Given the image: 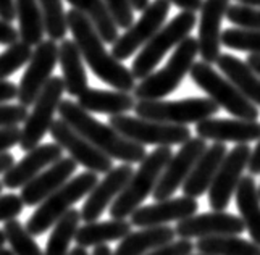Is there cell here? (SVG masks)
Returning a JSON list of instances; mask_svg holds the SVG:
<instances>
[{
	"mask_svg": "<svg viewBox=\"0 0 260 255\" xmlns=\"http://www.w3.org/2000/svg\"><path fill=\"white\" fill-rule=\"evenodd\" d=\"M170 4L176 5L178 8H181L183 12H191L196 13L197 10H201V7L204 4V0H168Z\"/></svg>",
	"mask_w": 260,
	"mask_h": 255,
	"instance_id": "obj_48",
	"label": "cell"
},
{
	"mask_svg": "<svg viewBox=\"0 0 260 255\" xmlns=\"http://www.w3.org/2000/svg\"><path fill=\"white\" fill-rule=\"evenodd\" d=\"M58 61V45L55 41H42L36 45L32 50L31 60L28 61L24 75L21 76L20 86H18V102L20 105L28 108L36 102V99L41 94L52 78V73Z\"/></svg>",
	"mask_w": 260,
	"mask_h": 255,
	"instance_id": "obj_13",
	"label": "cell"
},
{
	"mask_svg": "<svg viewBox=\"0 0 260 255\" xmlns=\"http://www.w3.org/2000/svg\"><path fill=\"white\" fill-rule=\"evenodd\" d=\"M192 252H194V244L191 241L179 239L164 245V247L147 252L146 255H191Z\"/></svg>",
	"mask_w": 260,
	"mask_h": 255,
	"instance_id": "obj_42",
	"label": "cell"
},
{
	"mask_svg": "<svg viewBox=\"0 0 260 255\" xmlns=\"http://www.w3.org/2000/svg\"><path fill=\"white\" fill-rule=\"evenodd\" d=\"M20 41V33L12 23L0 20V45H12Z\"/></svg>",
	"mask_w": 260,
	"mask_h": 255,
	"instance_id": "obj_44",
	"label": "cell"
},
{
	"mask_svg": "<svg viewBox=\"0 0 260 255\" xmlns=\"http://www.w3.org/2000/svg\"><path fill=\"white\" fill-rule=\"evenodd\" d=\"M109 124L126 139L139 145L172 147V145H183L191 139V130L187 126L158 123L129 115L110 116Z\"/></svg>",
	"mask_w": 260,
	"mask_h": 255,
	"instance_id": "obj_9",
	"label": "cell"
},
{
	"mask_svg": "<svg viewBox=\"0 0 260 255\" xmlns=\"http://www.w3.org/2000/svg\"><path fill=\"white\" fill-rule=\"evenodd\" d=\"M16 97H18V86L7 79L0 81V105L10 102V100Z\"/></svg>",
	"mask_w": 260,
	"mask_h": 255,
	"instance_id": "obj_45",
	"label": "cell"
},
{
	"mask_svg": "<svg viewBox=\"0 0 260 255\" xmlns=\"http://www.w3.org/2000/svg\"><path fill=\"white\" fill-rule=\"evenodd\" d=\"M225 18L241 29L260 31V8L233 4L228 7Z\"/></svg>",
	"mask_w": 260,
	"mask_h": 255,
	"instance_id": "obj_38",
	"label": "cell"
},
{
	"mask_svg": "<svg viewBox=\"0 0 260 255\" xmlns=\"http://www.w3.org/2000/svg\"><path fill=\"white\" fill-rule=\"evenodd\" d=\"M250 152L252 149L249 144H238L223 158L209 187V205L213 212H223L230 205L239 181L243 179V173L249 165Z\"/></svg>",
	"mask_w": 260,
	"mask_h": 255,
	"instance_id": "obj_12",
	"label": "cell"
},
{
	"mask_svg": "<svg viewBox=\"0 0 260 255\" xmlns=\"http://www.w3.org/2000/svg\"><path fill=\"white\" fill-rule=\"evenodd\" d=\"M246 63L260 76V55H252V53H249Z\"/></svg>",
	"mask_w": 260,
	"mask_h": 255,
	"instance_id": "obj_50",
	"label": "cell"
},
{
	"mask_svg": "<svg viewBox=\"0 0 260 255\" xmlns=\"http://www.w3.org/2000/svg\"><path fill=\"white\" fill-rule=\"evenodd\" d=\"M79 221H81V213L76 208H71L61 216L52 228L44 255H68L70 244L75 239Z\"/></svg>",
	"mask_w": 260,
	"mask_h": 255,
	"instance_id": "obj_33",
	"label": "cell"
},
{
	"mask_svg": "<svg viewBox=\"0 0 260 255\" xmlns=\"http://www.w3.org/2000/svg\"><path fill=\"white\" fill-rule=\"evenodd\" d=\"M58 63L63 75L65 92L79 97L87 89V75L81 52L73 39H63L58 45Z\"/></svg>",
	"mask_w": 260,
	"mask_h": 255,
	"instance_id": "obj_27",
	"label": "cell"
},
{
	"mask_svg": "<svg viewBox=\"0 0 260 255\" xmlns=\"http://www.w3.org/2000/svg\"><path fill=\"white\" fill-rule=\"evenodd\" d=\"M58 115L67 124L81 134L86 141H89L95 149L104 152L112 160H120L123 163H141L146 158L147 150L144 145H139L126 139L118 131H115L110 124H104L99 120L83 110L73 100H61L58 105Z\"/></svg>",
	"mask_w": 260,
	"mask_h": 255,
	"instance_id": "obj_2",
	"label": "cell"
},
{
	"mask_svg": "<svg viewBox=\"0 0 260 255\" xmlns=\"http://www.w3.org/2000/svg\"><path fill=\"white\" fill-rule=\"evenodd\" d=\"M175 238V228H170L167 225L142 228L139 231H131L128 236H124L113 255H146L147 252L173 242Z\"/></svg>",
	"mask_w": 260,
	"mask_h": 255,
	"instance_id": "obj_26",
	"label": "cell"
},
{
	"mask_svg": "<svg viewBox=\"0 0 260 255\" xmlns=\"http://www.w3.org/2000/svg\"><path fill=\"white\" fill-rule=\"evenodd\" d=\"M104 4L118 29H128L134 24V10L129 0H104Z\"/></svg>",
	"mask_w": 260,
	"mask_h": 255,
	"instance_id": "obj_39",
	"label": "cell"
},
{
	"mask_svg": "<svg viewBox=\"0 0 260 255\" xmlns=\"http://www.w3.org/2000/svg\"><path fill=\"white\" fill-rule=\"evenodd\" d=\"M92 255H113V252L109 245L104 244V245H97V247H94Z\"/></svg>",
	"mask_w": 260,
	"mask_h": 255,
	"instance_id": "obj_52",
	"label": "cell"
},
{
	"mask_svg": "<svg viewBox=\"0 0 260 255\" xmlns=\"http://www.w3.org/2000/svg\"><path fill=\"white\" fill-rule=\"evenodd\" d=\"M67 2L92 23L97 34L105 44H113L120 38L118 28L107 12L104 0H67Z\"/></svg>",
	"mask_w": 260,
	"mask_h": 255,
	"instance_id": "obj_30",
	"label": "cell"
},
{
	"mask_svg": "<svg viewBox=\"0 0 260 255\" xmlns=\"http://www.w3.org/2000/svg\"><path fill=\"white\" fill-rule=\"evenodd\" d=\"M63 92H65L63 79L60 76H52L49 79V83L41 90L38 99H36V102L32 104V112L28 115L24 121L20 144H18L21 150L29 152L34 147L41 145L44 136L50 131V126L53 123V115L58 110Z\"/></svg>",
	"mask_w": 260,
	"mask_h": 255,
	"instance_id": "obj_10",
	"label": "cell"
},
{
	"mask_svg": "<svg viewBox=\"0 0 260 255\" xmlns=\"http://www.w3.org/2000/svg\"><path fill=\"white\" fill-rule=\"evenodd\" d=\"M226 153L228 149L223 142H215L205 149L199 160L196 162L191 175L186 178L181 186L183 194L186 197L197 199L207 193Z\"/></svg>",
	"mask_w": 260,
	"mask_h": 255,
	"instance_id": "obj_23",
	"label": "cell"
},
{
	"mask_svg": "<svg viewBox=\"0 0 260 255\" xmlns=\"http://www.w3.org/2000/svg\"><path fill=\"white\" fill-rule=\"evenodd\" d=\"M205 149H207V141L201 138H191L179 147L176 153H173L158 179L154 193H152L155 202L170 199L183 186L186 178L191 175L196 162L199 160Z\"/></svg>",
	"mask_w": 260,
	"mask_h": 255,
	"instance_id": "obj_15",
	"label": "cell"
},
{
	"mask_svg": "<svg viewBox=\"0 0 260 255\" xmlns=\"http://www.w3.org/2000/svg\"><path fill=\"white\" fill-rule=\"evenodd\" d=\"M133 175V165H128V163L112 168L104 176V179L99 181L95 187L89 193L81 212H79L81 213V220H84L86 223L97 221L99 216H102L104 210L109 207V204H112L120 196Z\"/></svg>",
	"mask_w": 260,
	"mask_h": 255,
	"instance_id": "obj_17",
	"label": "cell"
},
{
	"mask_svg": "<svg viewBox=\"0 0 260 255\" xmlns=\"http://www.w3.org/2000/svg\"><path fill=\"white\" fill-rule=\"evenodd\" d=\"M236 205L252 242L260 245V197L254 176H246L236 187Z\"/></svg>",
	"mask_w": 260,
	"mask_h": 255,
	"instance_id": "obj_28",
	"label": "cell"
},
{
	"mask_svg": "<svg viewBox=\"0 0 260 255\" xmlns=\"http://www.w3.org/2000/svg\"><path fill=\"white\" fill-rule=\"evenodd\" d=\"M246 228L241 216L225 212H209L192 215L186 220L178 221L175 233L179 239L191 241L194 238H215V236H238L244 233Z\"/></svg>",
	"mask_w": 260,
	"mask_h": 255,
	"instance_id": "obj_16",
	"label": "cell"
},
{
	"mask_svg": "<svg viewBox=\"0 0 260 255\" xmlns=\"http://www.w3.org/2000/svg\"><path fill=\"white\" fill-rule=\"evenodd\" d=\"M197 138L213 142L249 144L260 138V121L247 120H225V118H207L196 126Z\"/></svg>",
	"mask_w": 260,
	"mask_h": 255,
	"instance_id": "obj_22",
	"label": "cell"
},
{
	"mask_svg": "<svg viewBox=\"0 0 260 255\" xmlns=\"http://www.w3.org/2000/svg\"><path fill=\"white\" fill-rule=\"evenodd\" d=\"M194 249L202 255H260V245L238 236H215L196 242Z\"/></svg>",
	"mask_w": 260,
	"mask_h": 255,
	"instance_id": "obj_32",
	"label": "cell"
},
{
	"mask_svg": "<svg viewBox=\"0 0 260 255\" xmlns=\"http://www.w3.org/2000/svg\"><path fill=\"white\" fill-rule=\"evenodd\" d=\"M197 55H199L197 39L187 36L181 44L176 45L173 55L162 70L154 71L133 89V97L138 100H162L175 92L191 71Z\"/></svg>",
	"mask_w": 260,
	"mask_h": 255,
	"instance_id": "obj_4",
	"label": "cell"
},
{
	"mask_svg": "<svg viewBox=\"0 0 260 255\" xmlns=\"http://www.w3.org/2000/svg\"><path fill=\"white\" fill-rule=\"evenodd\" d=\"M199 204L191 197L158 200L152 205H142L131 215V225L138 228L165 226L172 221H181L197 213Z\"/></svg>",
	"mask_w": 260,
	"mask_h": 255,
	"instance_id": "obj_19",
	"label": "cell"
},
{
	"mask_svg": "<svg viewBox=\"0 0 260 255\" xmlns=\"http://www.w3.org/2000/svg\"><path fill=\"white\" fill-rule=\"evenodd\" d=\"M2 187H4V184H2V181H0V190H2Z\"/></svg>",
	"mask_w": 260,
	"mask_h": 255,
	"instance_id": "obj_57",
	"label": "cell"
},
{
	"mask_svg": "<svg viewBox=\"0 0 260 255\" xmlns=\"http://www.w3.org/2000/svg\"><path fill=\"white\" fill-rule=\"evenodd\" d=\"M4 234L15 255H44L38 242L26 231L24 225L21 221H18L16 218L10 221H5Z\"/></svg>",
	"mask_w": 260,
	"mask_h": 255,
	"instance_id": "obj_35",
	"label": "cell"
},
{
	"mask_svg": "<svg viewBox=\"0 0 260 255\" xmlns=\"http://www.w3.org/2000/svg\"><path fill=\"white\" fill-rule=\"evenodd\" d=\"M78 163L71 157H61L58 162L46 168L38 176L26 183L21 190V200L26 207H36L42 204L49 196L60 189L75 175Z\"/></svg>",
	"mask_w": 260,
	"mask_h": 255,
	"instance_id": "obj_21",
	"label": "cell"
},
{
	"mask_svg": "<svg viewBox=\"0 0 260 255\" xmlns=\"http://www.w3.org/2000/svg\"><path fill=\"white\" fill-rule=\"evenodd\" d=\"M192 83L199 86L218 107L225 108L238 120L257 121L258 120V107L239 92L226 78H223L218 71H215L212 65L205 61H196L191 71Z\"/></svg>",
	"mask_w": 260,
	"mask_h": 255,
	"instance_id": "obj_7",
	"label": "cell"
},
{
	"mask_svg": "<svg viewBox=\"0 0 260 255\" xmlns=\"http://www.w3.org/2000/svg\"><path fill=\"white\" fill-rule=\"evenodd\" d=\"M0 255H15L12 250H8V249H0Z\"/></svg>",
	"mask_w": 260,
	"mask_h": 255,
	"instance_id": "obj_56",
	"label": "cell"
},
{
	"mask_svg": "<svg viewBox=\"0 0 260 255\" xmlns=\"http://www.w3.org/2000/svg\"><path fill=\"white\" fill-rule=\"evenodd\" d=\"M42 13L44 31L47 33L50 41H63L67 39L68 21L67 13L63 10L61 0H38Z\"/></svg>",
	"mask_w": 260,
	"mask_h": 255,
	"instance_id": "obj_34",
	"label": "cell"
},
{
	"mask_svg": "<svg viewBox=\"0 0 260 255\" xmlns=\"http://www.w3.org/2000/svg\"><path fill=\"white\" fill-rule=\"evenodd\" d=\"M131 223L128 220H109L92 221L78 228L75 241L79 247H97L107 242L121 241L131 233Z\"/></svg>",
	"mask_w": 260,
	"mask_h": 255,
	"instance_id": "obj_29",
	"label": "cell"
},
{
	"mask_svg": "<svg viewBox=\"0 0 260 255\" xmlns=\"http://www.w3.org/2000/svg\"><path fill=\"white\" fill-rule=\"evenodd\" d=\"M196 15L191 12H181L168 24L162 26L155 36L146 45H142L138 57L134 58L131 73L134 79H144L155 71V67L165 57L168 50L181 44L196 26Z\"/></svg>",
	"mask_w": 260,
	"mask_h": 255,
	"instance_id": "obj_8",
	"label": "cell"
},
{
	"mask_svg": "<svg viewBox=\"0 0 260 255\" xmlns=\"http://www.w3.org/2000/svg\"><path fill=\"white\" fill-rule=\"evenodd\" d=\"M170 8H172V4L168 0L150 2L146 10L142 12L139 20L112 44V55L118 61L128 60L134 52L141 49L142 45H146L162 28L170 13Z\"/></svg>",
	"mask_w": 260,
	"mask_h": 255,
	"instance_id": "obj_11",
	"label": "cell"
},
{
	"mask_svg": "<svg viewBox=\"0 0 260 255\" xmlns=\"http://www.w3.org/2000/svg\"><path fill=\"white\" fill-rule=\"evenodd\" d=\"M231 0H204L199 21V55L202 61L215 63L221 55V21L226 15Z\"/></svg>",
	"mask_w": 260,
	"mask_h": 255,
	"instance_id": "obj_18",
	"label": "cell"
},
{
	"mask_svg": "<svg viewBox=\"0 0 260 255\" xmlns=\"http://www.w3.org/2000/svg\"><path fill=\"white\" fill-rule=\"evenodd\" d=\"M31 55H32L31 45H28L23 41H18L12 45H8L7 50L0 53V81L7 79L21 67L28 65Z\"/></svg>",
	"mask_w": 260,
	"mask_h": 255,
	"instance_id": "obj_36",
	"label": "cell"
},
{
	"mask_svg": "<svg viewBox=\"0 0 260 255\" xmlns=\"http://www.w3.org/2000/svg\"><path fill=\"white\" fill-rule=\"evenodd\" d=\"M67 21L83 60L87 63L94 75L102 83L115 87V90L131 92L136 87V83H134L136 79H134L133 73L121 61L116 60L110 52H107L105 42L97 34L92 23L75 8L67 12Z\"/></svg>",
	"mask_w": 260,
	"mask_h": 255,
	"instance_id": "obj_1",
	"label": "cell"
},
{
	"mask_svg": "<svg viewBox=\"0 0 260 255\" xmlns=\"http://www.w3.org/2000/svg\"><path fill=\"white\" fill-rule=\"evenodd\" d=\"M172 155L173 150L170 147H157L147 153L146 158L141 162L139 170L131 176L128 184L110 205L112 220H126L142 207V202L154 193Z\"/></svg>",
	"mask_w": 260,
	"mask_h": 255,
	"instance_id": "obj_3",
	"label": "cell"
},
{
	"mask_svg": "<svg viewBox=\"0 0 260 255\" xmlns=\"http://www.w3.org/2000/svg\"><path fill=\"white\" fill-rule=\"evenodd\" d=\"M133 110L138 118L144 120L186 126L212 118L218 113L220 107L209 97H189L183 100H139Z\"/></svg>",
	"mask_w": 260,
	"mask_h": 255,
	"instance_id": "obj_6",
	"label": "cell"
},
{
	"mask_svg": "<svg viewBox=\"0 0 260 255\" xmlns=\"http://www.w3.org/2000/svg\"><path fill=\"white\" fill-rule=\"evenodd\" d=\"M28 108L23 105H8L2 104L0 105V128H8V126H18L20 123H24L28 118Z\"/></svg>",
	"mask_w": 260,
	"mask_h": 255,
	"instance_id": "obj_40",
	"label": "cell"
},
{
	"mask_svg": "<svg viewBox=\"0 0 260 255\" xmlns=\"http://www.w3.org/2000/svg\"><path fill=\"white\" fill-rule=\"evenodd\" d=\"M16 18L20 23V38L28 45H39L44 41V21L38 0H15Z\"/></svg>",
	"mask_w": 260,
	"mask_h": 255,
	"instance_id": "obj_31",
	"label": "cell"
},
{
	"mask_svg": "<svg viewBox=\"0 0 260 255\" xmlns=\"http://www.w3.org/2000/svg\"><path fill=\"white\" fill-rule=\"evenodd\" d=\"M191 255H192V253H191ZM197 255H202V253H197Z\"/></svg>",
	"mask_w": 260,
	"mask_h": 255,
	"instance_id": "obj_59",
	"label": "cell"
},
{
	"mask_svg": "<svg viewBox=\"0 0 260 255\" xmlns=\"http://www.w3.org/2000/svg\"><path fill=\"white\" fill-rule=\"evenodd\" d=\"M129 2H131L133 10H136V12H144L147 5L150 4L149 0H129Z\"/></svg>",
	"mask_w": 260,
	"mask_h": 255,
	"instance_id": "obj_51",
	"label": "cell"
},
{
	"mask_svg": "<svg viewBox=\"0 0 260 255\" xmlns=\"http://www.w3.org/2000/svg\"><path fill=\"white\" fill-rule=\"evenodd\" d=\"M221 45L228 49L260 55V31L228 28L221 31Z\"/></svg>",
	"mask_w": 260,
	"mask_h": 255,
	"instance_id": "obj_37",
	"label": "cell"
},
{
	"mask_svg": "<svg viewBox=\"0 0 260 255\" xmlns=\"http://www.w3.org/2000/svg\"><path fill=\"white\" fill-rule=\"evenodd\" d=\"M61 157H63V149L58 144H41L32 150H29L20 162L15 163L5 173L2 184L8 189L23 187L26 183H29L32 178H36L39 173H42L46 168L58 162Z\"/></svg>",
	"mask_w": 260,
	"mask_h": 255,
	"instance_id": "obj_20",
	"label": "cell"
},
{
	"mask_svg": "<svg viewBox=\"0 0 260 255\" xmlns=\"http://www.w3.org/2000/svg\"><path fill=\"white\" fill-rule=\"evenodd\" d=\"M21 130L18 126L0 128V153L10 150L16 144H20Z\"/></svg>",
	"mask_w": 260,
	"mask_h": 255,
	"instance_id": "obj_43",
	"label": "cell"
},
{
	"mask_svg": "<svg viewBox=\"0 0 260 255\" xmlns=\"http://www.w3.org/2000/svg\"><path fill=\"white\" fill-rule=\"evenodd\" d=\"M7 239H5V234H4V230H0V249H4Z\"/></svg>",
	"mask_w": 260,
	"mask_h": 255,
	"instance_id": "obj_55",
	"label": "cell"
},
{
	"mask_svg": "<svg viewBox=\"0 0 260 255\" xmlns=\"http://www.w3.org/2000/svg\"><path fill=\"white\" fill-rule=\"evenodd\" d=\"M226 79L243 94L249 102L260 107V76L246 61L233 57L230 53H221L215 61Z\"/></svg>",
	"mask_w": 260,
	"mask_h": 255,
	"instance_id": "obj_24",
	"label": "cell"
},
{
	"mask_svg": "<svg viewBox=\"0 0 260 255\" xmlns=\"http://www.w3.org/2000/svg\"><path fill=\"white\" fill-rule=\"evenodd\" d=\"M68 255H89V252L86 250V247H79V245H76L73 250H70Z\"/></svg>",
	"mask_w": 260,
	"mask_h": 255,
	"instance_id": "obj_54",
	"label": "cell"
},
{
	"mask_svg": "<svg viewBox=\"0 0 260 255\" xmlns=\"http://www.w3.org/2000/svg\"><path fill=\"white\" fill-rule=\"evenodd\" d=\"M15 165V158L10 152H2L0 153V175H5V173Z\"/></svg>",
	"mask_w": 260,
	"mask_h": 255,
	"instance_id": "obj_49",
	"label": "cell"
},
{
	"mask_svg": "<svg viewBox=\"0 0 260 255\" xmlns=\"http://www.w3.org/2000/svg\"><path fill=\"white\" fill-rule=\"evenodd\" d=\"M247 170L250 173V176L260 175V138H258V142L255 145V149L250 152V158H249Z\"/></svg>",
	"mask_w": 260,
	"mask_h": 255,
	"instance_id": "obj_47",
	"label": "cell"
},
{
	"mask_svg": "<svg viewBox=\"0 0 260 255\" xmlns=\"http://www.w3.org/2000/svg\"><path fill=\"white\" fill-rule=\"evenodd\" d=\"M258 197H260V186H258Z\"/></svg>",
	"mask_w": 260,
	"mask_h": 255,
	"instance_id": "obj_58",
	"label": "cell"
},
{
	"mask_svg": "<svg viewBox=\"0 0 260 255\" xmlns=\"http://www.w3.org/2000/svg\"><path fill=\"white\" fill-rule=\"evenodd\" d=\"M0 20L7 23H13V20H16L15 0H0Z\"/></svg>",
	"mask_w": 260,
	"mask_h": 255,
	"instance_id": "obj_46",
	"label": "cell"
},
{
	"mask_svg": "<svg viewBox=\"0 0 260 255\" xmlns=\"http://www.w3.org/2000/svg\"><path fill=\"white\" fill-rule=\"evenodd\" d=\"M241 5H249V7H257L260 8V0H236Z\"/></svg>",
	"mask_w": 260,
	"mask_h": 255,
	"instance_id": "obj_53",
	"label": "cell"
},
{
	"mask_svg": "<svg viewBox=\"0 0 260 255\" xmlns=\"http://www.w3.org/2000/svg\"><path fill=\"white\" fill-rule=\"evenodd\" d=\"M97 183L99 178L92 171H84L75 178H70L60 189L39 204L38 210L26 221V231L31 236H41L49 231L61 216L73 208L78 200L89 196Z\"/></svg>",
	"mask_w": 260,
	"mask_h": 255,
	"instance_id": "obj_5",
	"label": "cell"
},
{
	"mask_svg": "<svg viewBox=\"0 0 260 255\" xmlns=\"http://www.w3.org/2000/svg\"><path fill=\"white\" fill-rule=\"evenodd\" d=\"M129 92L121 90H104L87 87L84 92L78 97V105L89 113H105V115H124L131 112L136 102Z\"/></svg>",
	"mask_w": 260,
	"mask_h": 255,
	"instance_id": "obj_25",
	"label": "cell"
},
{
	"mask_svg": "<svg viewBox=\"0 0 260 255\" xmlns=\"http://www.w3.org/2000/svg\"><path fill=\"white\" fill-rule=\"evenodd\" d=\"M50 134L55 144L67 150L78 165L87 168V171H92L95 175H99V173L107 175L113 168V160L110 157H107L104 152L95 149L91 142L86 141L81 134H78L61 118L53 120L50 126Z\"/></svg>",
	"mask_w": 260,
	"mask_h": 255,
	"instance_id": "obj_14",
	"label": "cell"
},
{
	"mask_svg": "<svg viewBox=\"0 0 260 255\" xmlns=\"http://www.w3.org/2000/svg\"><path fill=\"white\" fill-rule=\"evenodd\" d=\"M23 200L16 194H0V221L15 220L23 212Z\"/></svg>",
	"mask_w": 260,
	"mask_h": 255,
	"instance_id": "obj_41",
	"label": "cell"
}]
</instances>
